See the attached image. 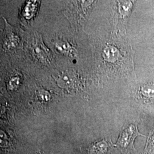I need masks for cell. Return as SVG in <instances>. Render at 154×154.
<instances>
[{
    "instance_id": "cell-6",
    "label": "cell",
    "mask_w": 154,
    "mask_h": 154,
    "mask_svg": "<svg viewBox=\"0 0 154 154\" xmlns=\"http://www.w3.org/2000/svg\"><path fill=\"white\" fill-rule=\"evenodd\" d=\"M55 47L58 50L60 51L63 53H67L72 51V49H71L72 48L70 45L66 42H58L56 44Z\"/></svg>"
},
{
    "instance_id": "cell-1",
    "label": "cell",
    "mask_w": 154,
    "mask_h": 154,
    "mask_svg": "<svg viewBox=\"0 0 154 154\" xmlns=\"http://www.w3.org/2000/svg\"><path fill=\"white\" fill-rule=\"evenodd\" d=\"M32 39L30 48L34 56L44 63L50 62L52 60V55L43 44L41 37L37 34L34 35Z\"/></svg>"
},
{
    "instance_id": "cell-3",
    "label": "cell",
    "mask_w": 154,
    "mask_h": 154,
    "mask_svg": "<svg viewBox=\"0 0 154 154\" xmlns=\"http://www.w3.org/2000/svg\"><path fill=\"white\" fill-rule=\"evenodd\" d=\"M58 84L61 88L71 90L77 88L79 85V81L74 72H66L63 73L58 79Z\"/></svg>"
},
{
    "instance_id": "cell-4",
    "label": "cell",
    "mask_w": 154,
    "mask_h": 154,
    "mask_svg": "<svg viewBox=\"0 0 154 154\" xmlns=\"http://www.w3.org/2000/svg\"><path fill=\"white\" fill-rule=\"evenodd\" d=\"M140 93L146 99L154 100V85L149 84L142 87Z\"/></svg>"
},
{
    "instance_id": "cell-7",
    "label": "cell",
    "mask_w": 154,
    "mask_h": 154,
    "mask_svg": "<svg viewBox=\"0 0 154 154\" xmlns=\"http://www.w3.org/2000/svg\"><path fill=\"white\" fill-rule=\"evenodd\" d=\"M20 84V78L18 77H13L8 83V88L9 90H16Z\"/></svg>"
},
{
    "instance_id": "cell-8",
    "label": "cell",
    "mask_w": 154,
    "mask_h": 154,
    "mask_svg": "<svg viewBox=\"0 0 154 154\" xmlns=\"http://www.w3.org/2000/svg\"><path fill=\"white\" fill-rule=\"evenodd\" d=\"M149 148L151 149H154V134L153 133V135H152L151 138L149 140Z\"/></svg>"
},
{
    "instance_id": "cell-5",
    "label": "cell",
    "mask_w": 154,
    "mask_h": 154,
    "mask_svg": "<svg viewBox=\"0 0 154 154\" xmlns=\"http://www.w3.org/2000/svg\"><path fill=\"white\" fill-rule=\"evenodd\" d=\"M5 45H6L7 48L11 47H15L16 46L17 44L18 38L14 33L11 31H7L5 35Z\"/></svg>"
},
{
    "instance_id": "cell-2",
    "label": "cell",
    "mask_w": 154,
    "mask_h": 154,
    "mask_svg": "<svg viewBox=\"0 0 154 154\" xmlns=\"http://www.w3.org/2000/svg\"><path fill=\"white\" fill-rule=\"evenodd\" d=\"M139 134L135 127L129 126L122 132L116 145L123 149L134 147V139Z\"/></svg>"
}]
</instances>
